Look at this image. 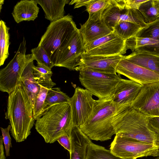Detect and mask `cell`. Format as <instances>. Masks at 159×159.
<instances>
[{
	"mask_svg": "<svg viewBox=\"0 0 159 159\" xmlns=\"http://www.w3.org/2000/svg\"><path fill=\"white\" fill-rule=\"evenodd\" d=\"M131 107L117 104L111 98H98L89 119L79 128L91 140L104 141L111 139L115 134V122Z\"/></svg>",
	"mask_w": 159,
	"mask_h": 159,
	"instance_id": "cell-1",
	"label": "cell"
},
{
	"mask_svg": "<svg viewBox=\"0 0 159 159\" xmlns=\"http://www.w3.org/2000/svg\"><path fill=\"white\" fill-rule=\"evenodd\" d=\"M5 119L11 126V135L17 142L24 141L30 134L35 120L30 101L21 84L9 94Z\"/></svg>",
	"mask_w": 159,
	"mask_h": 159,
	"instance_id": "cell-2",
	"label": "cell"
},
{
	"mask_svg": "<svg viewBox=\"0 0 159 159\" xmlns=\"http://www.w3.org/2000/svg\"><path fill=\"white\" fill-rule=\"evenodd\" d=\"M35 128L45 142L52 143L65 134L70 136L74 128L70 104L65 103L52 106L37 120Z\"/></svg>",
	"mask_w": 159,
	"mask_h": 159,
	"instance_id": "cell-3",
	"label": "cell"
},
{
	"mask_svg": "<svg viewBox=\"0 0 159 159\" xmlns=\"http://www.w3.org/2000/svg\"><path fill=\"white\" fill-rule=\"evenodd\" d=\"M150 117L131 108L115 122V134L147 143L159 147V135L149 125Z\"/></svg>",
	"mask_w": 159,
	"mask_h": 159,
	"instance_id": "cell-4",
	"label": "cell"
},
{
	"mask_svg": "<svg viewBox=\"0 0 159 159\" xmlns=\"http://www.w3.org/2000/svg\"><path fill=\"white\" fill-rule=\"evenodd\" d=\"M69 14L51 22L38 44L47 52L54 66L59 52L72 33L77 29Z\"/></svg>",
	"mask_w": 159,
	"mask_h": 159,
	"instance_id": "cell-5",
	"label": "cell"
},
{
	"mask_svg": "<svg viewBox=\"0 0 159 159\" xmlns=\"http://www.w3.org/2000/svg\"><path fill=\"white\" fill-rule=\"evenodd\" d=\"M80 72L81 85L98 98H112L122 78L119 74L102 73L88 69Z\"/></svg>",
	"mask_w": 159,
	"mask_h": 159,
	"instance_id": "cell-6",
	"label": "cell"
},
{
	"mask_svg": "<svg viewBox=\"0 0 159 159\" xmlns=\"http://www.w3.org/2000/svg\"><path fill=\"white\" fill-rule=\"evenodd\" d=\"M26 41L24 38L13 58L0 70V90L8 94L21 84V75L27 63L33 57L26 54Z\"/></svg>",
	"mask_w": 159,
	"mask_h": 159,
	"instance_id": "cell-7",
	"label": "cell"
},
{
	"mask_svg": "<svg viewBox=\"0 0 159 159\" xmlns=\"http://www.w3.org/2000/svg\"><path fill=\"white\" fill-rule=\"evenodd\" d=\"M110 150L122 159H136L148 156H159V147L133 138L115 135Z\"/></svg>",
	"mask_w": 159,
	"mask_h": 159,
	"instance_id": "cell-8",
	"label": "cell"
},
{
	"mask_svg": "<svg viewBox=\"0 0 159 159\" xmlns=\"http://www.w3.org/2000/svg\"><path fill=\"white\" fill-rule=\"evenodd\" d=\"M88 90L79 87L75 88L68 103L70 107L74 127H79L89 119L96 103V100Z\"/></svg>",
	"mask_w": 159,
	"mask_h": 159,
	"instance_id": "cell-9",
	"label": "cell"
},
{
	"mask_svg": "<svg viewBox=\"0 0 159 159\" xmlns=\"http://www.w3.org/2000/svg\"><path fill=\"white\" fill-rule=\"evenodd\" d=\"M85 53L90 56L123 55L126 53V40L115 32L84 44Z\"/></svg>",
	"mask_w": 159,
	"mask_h": 159,
	"instance_id": "cell-10",
	"label": "cell"
},
{
	"mask_svg": "<svg viewBox=\"0 0 159 159\" xmlns=\"http://www.w3.org/2000/svg\"><path fill=\"white\" fill-rule=\"evenodd\" d=\"M85 52L84 44L79 30L77 28L61 50L54 66L75 70L82 55Z\"/></svg>",
	"mask_w": 159,
	"mask_h": 159,
	"instance_id": "cell-11",
	"label": "cell"
},
{
	"mask_svg": "<svg viewBox=\"0 0 159 159\" xmlns=\"http://www.w3.org/2000/svg\"><path fill=\"white\" fill-rule=\"evenodd\" d=\"M131 107L148 116H159V82L143 85Z\"/></svg>",
	"mask_w": 159,
	"mask_h": 159,
	"instance_id": "cell-12",
	"label": "cell"
},
{
	"mask_svg": "<svg viewBox=\"0 0 159 159\" xmlns=\"http://www.w3.org/2000/svg\"><path fill=\"white\" fill-rule=\"evenodd\" d=\"M124 56L121 55L90 56L84 53L82 55L75 70L80 71L83 69H88L105 73H117L116 67Z\"/></svg>",
	"mask_w": 159,
	"mask_h": 159,
	"instance_id": "cell-13",
	"label": "cell"
},
{
	"mask_svg": "<svg viewBox=\"0 0 159 159\" xmlns=\"http://www.w3.org/2000/svg\"><path fill=\"white\" fill-rule=\"evenodd\" d=\"M102 18L107 25L113 30L114 26L119 22H131L144 27L147 24L139 10L126 9L113 0L112 5L105 12Z\"/></svg>",
	"mask_w": 159,
	"mask_h": 159,
	"instance_id": "cell-14",
	"label": "cell"
},
{
	"mask_svg": "<svg viewBox=\"0 0 159 159\" xmlns=\"http://www.w3.org/2000/svg\"><path fill=\"white\" fill-rule=\"evenodd\" d=\"M124 57L116 68V73L143 85L159 82V74L132 63Z\"/></svg>",
	"mask_w": 159,
	"mask_h": 159,
	"instance_id": "cell-15",
	"label": "cell"
},
{
	"mask_svg": "<svg viewBox=\"0 0 159 159\" xmlns=\"http://www.w3.org/2000/svg\"><path fill=\"white\" fill-rule=\"evenodd\" d=\"M143 86L134 81L122 78L116 88L112 100L117 104L131 107Z\"/></svg>",
	"mask_w": 159,
	"mask_h": 159,
	"instance_id": "cell-16",
	"label": "cell"
},
{
	"mask_svg": "<svg viewBox=\"0 0 159 159\" xmlns=\"http://www.w3.org/2000/svg\"><path fill=\"white\" fill-rule=\"evenodd\" d=\"M85 44L106 36L113 30L106 24L102 18L97 20L88 19L79 29Z\"/></svg>",
	"mask_w": 159,
	"mask_h": 159,
	"instance_id": "cell-17",
	"label": "cell"
},
{
	"mask_svg": "<svg viewBox=\"0 0 159 159\" xmlns=\"http://www.w3.org/2000/svg\"><path fill=\"white\" fill-rule=\"evenodd\" d=\"M34 60L33 56L25 66L21 75V84L29 98L33 109L40 89V86L33 75L32 67Z\"/></svg>",
	"mask_w": 159,
	"mask_h": 159,
	"instance_id": "cell-18",
	"label": "cell"
},
{
	"mask_svg": "<svg viewBox=\"0 0 159 159\" xmlns=\"http://www.w3.org/2000/svg\"><path fill=\"white\" fill-rule=\"evenodd\" d=\"M70 159H86L88 146L92 142L79 127H74L70 135Z\"/></svg>",
	"mask_w": 159,
	"mask_h": 159,
	"instance_id": "cell-19",
	"label": "cell"
},
{
	"mask_svg": "<svg viewBox=\"0 0 159 159\" xmlns=\"http://www.w3.org/2000/svg\"><path fill=\"white\" fill-rule=\"evenodd\" d=\"M36 0H22L14 7L12 16L16 22L34 21L38 16L39 8Z\"/></svg>",
	"mask_w": 159,
	"mask_h": 159,
	"instance_id": "cell-20",
	"label": "cell"
},
{
	"mask_svg": "<svg viewBox=\"0 0 159 159\" xmlns=\"http://www.w3.org/2000/svg\"><path fill=\"white\" fill-rule=\"evenodd\" d=\"M127 50L159 56V41L153 39L135 36L126 40Z\"/></svg>",
	"mask_w": 159,
	"mask_h": 159,
	"instance_id": "cell-21",
	"label": "cell"
},
{
	"mask_svg": "<svg viewBox=\"0 0 159 159\" xmlns=\"http://www.w3.org/2000/svg\"><path fill=\"white\" fill-rule=\"evenodd\" d=\"M41 7L45 13V18L51 22L60 19L65 16L64 7L69 3L67 0H36Z\"/></svg>",
	"mask_w": 159,
	"mask_h": 159,
	"instance_id": "cell-22",
	"label": "cell"
},
{
	"mask_svg": "<svg viewBox=\"0 0 159 159\" xmlns=\"http://www.w3.org/2000/svg\"><path fill=\"white\" fill-rule=\"evenodd\" d=\"M125 58L130 62L159 74V56L144 53L132 52Z\"/></svg>",
	"mask_w": 159,
	"mask_h": 159,
	"instance_id": "cell-23",
	"label": "cell"
},
{
	"mask_svg": "<svg viewBox=\"0 0 159 159\" xmlns=\"http://www.w3.org/2000/svg\"><path fill=\"white\" fill-rule=\"evenodd\" d=\"M36 81L40 89L33 109V118L36 120L43 115L44 103L48 90L56 85L52 80Z\"/></svg>",
	"mask_w": 159,
	"mask_h": 159,
	"instance_id": "cell-24",
	"label": "cell"
},
{
	"mask_svg": "<svg viewBox=\"0 0 159 159\" xmlns=\"http://www.w3.org/2000/svg\"><path fill=\"white\" fill-rule=\"evenodd\" d=\"M113 4V0H91L86 6L89 14L88 19L97 20L102 18L105 12Z\"/></svg>",
	"mask_w": 159,
	"mask_h": 159,
	"instance_id": "cell-25",
	"label": "cell"
},
{
	"mask_svg": "<svg viewBox=\"0 0 159 159\" xmlns=\"http://www.w3.org/2000/svg\"><path fill=\"white\" fill-rule=\"evenodd\" d=\"M70 98L59 88H52L49 89L44 103L43 115L55 105L69 103Z\"/></svg>",
	"mask_w": 159,
	"mask_h": 159,
	"instance_id": "cell-26",
	"label": "cell"
},
{
	"mask_svg": "<svg viewBox=\"0 0 159 159\" xmlns=\"http://www.w3.org/2000/svg\"><path fill=\"white\" fill-rule=\"evenodd\" d=\"M143 27L131 22L121 21L114 26L113 31L121 38L126 40L136 36Z\"/></svg>",
	"mask_w": 159,
	"mask_h": 159,
	"instance_id": "cell-27",
	"label": "cell"
},
{
	"mask_svg": "<svg viewBox=\"0 0 159 159\" xmlns=\"http://www.w3.org/2000/svg\"><path fill=\"white\" fill-rule=\"evenodd\" d=\"M138 10L145 22L151 23L159 18V0H148L141 5Z\"/></svg>",
	"mask_w": 159,
	"mask_h": 159,
	"instance_id": "cell-28",
	"label": "cell"
},
{
	"mask_svg": "<svg viewBox=\"0 0 159 159\" xmlns=\"http://www.w3.org/2000/svg\"><path fill=\"white\" fill-rule=\"evenodd\" d=\"M10 28L2 20L0 21V66L3 65L9 55Z\"/></svg>",
	"mask_w": 159,
	"mask_h": 159,
	"instance_id": "cell-29",
	"label": "cell"
},
{
	"mask_svg": "<svg viewBox=\"0 0 159 159\" xmlns=\"http://www.w3.org/2000/svg\"><path fill=\"white\" fill-rule=\"evenodd\" d=\"M86 159H122L114 155L110 150L91 142L88 146Z\"/></svg>",
	"mask_w": 159,
	"mask_h": 159,
	"instance_id": "cell-30",
	"label": "cell"
},
{
	"mask_svg": "<svg viewBox=\"0 0 159 159\" xmlns=\"http://www.w3.org/2000/svg\"><path fill=\"white\" fill-rule=\"evenodd\" d=\"M136 36L152 38L159 41V18L151 23L147 24Z\"/></svg>",
	"mask_w": 159,
	"mask_h": 159,
	"instance_id": "cell-31",
	"label": "cell"
},
{
	"mask_svg": "<svg viewBox=\"0 0 159 159\" xmlns=\"http://www.w3.org/2000/svg\"><path fill=\"white\" fill-rule=\"evenodd\" d=\"M31 51L37 64L51 70L54 66L47 52L42 46L38 45L31 49Z\"/></svg>",
	"mask_w": 159,
	"mask_h": 159,
	"instance_id": "cell-32",
	"label": "cell"
},
{
	"mask_svg": "<svg viewBox=\"0 0 159 159\" xmlns=\"http://www.w3.org/2000/svg\"><path fill=\"white\" fill-rule=\"evenodd\" d=\"M33 75L36 81L51 80L52 72L50 69L37 63L33 66Z\"/></svg>",
	"mask_w": 159,
	"mask_h": 159,
	"instance_id": "cell-33",
	"label": "cell"
},
{
	"mask_svg": "<svg viewBox=\"0 0 159 159\" xmlns=\"http://www.w3.org/2000/svg\"><path fill=\"white\" fill-rule=\"evenodd\" d=\"M11 128V125H9L7 128H3L1 127V129L3 139V143L4 145L6 157L10 156V149L12 147L11 140L9 131Z\"/></svg>",
	"mask_w": 159,
	"mask_h": 159,
	"instance_id": "cell-34",
	"label": "cell"
},
{
	"mask_svg": "<svg viewBox=\"0 0 159 159\" xmlns=\"http://www.w3.org/2000/svg\"><path fill=\"white\" fill-rule=\"evenodd\" d=\"M123 8L126 9L139 10L141 5L148 0H116Z\"/></svg>",
	"mask_w": 159,
	"mask_h": 159,
	"instance_id": "cell-35",
	"label": "cell"
},
{
	"mask_svg": "<svg viewBox=\"0 0 159 159\" xmlns=\"http://www.w3.org/2000/svg\"><path fill=\"white\" fill-rule=\"evenodd\" d=\"M57 141L66 149L70 153L71 150V143L70 136L67 134H63L60 137Z\"/></svg>",
	"mask_w": 159,
	"mask_h": 159,
	"instance_id": "cell-36",
	"label": "cell"
},
{
	"mask_svg": "<svg viewBox=\"0 0 159 159\" xmlns=\"http://www.w3.org/2000/svg\"><path fill=\"white\" fill-rule=\"evenodd\" d=\"M148 124L152 130L159 135V116L150 117Z\"/></svg>",
	"mask_w": 159,
	"mask_h": 159,
	"instance_id": "cell-37",
	"label": "cell"
},
{
	"mask_svg": "<svg viewBox=\"0 0 159 159\" xmlns=\"http://www.w3.org/2000/svg\"><path fill=\"white\" fill-rule=\"evenodd\" d=\"M91 0H72L70 2L69 5L75 4L74 8H78L83 6H86Z\"/></svg>",
	"mask_w": 159,
	"mask_h": 159,
	"instance_id": "cell-38",
	"label": "cell"
},
{
	"mask_svg": "<svg viewBox=\"0 0 159 159\" xmlns=\"http://www.w3.org/2000/svg\"><path fill=\"white\" fill-rule=\"evenodd\" d=\"M3 143L2 136H1L0 138V159H6L4 151Z\"/></svg>",
	"mask_w": 159,
	"mask_h": 159,
	"instance_id": "cell-39",
	"label": "cell"
},
{
	"mask_svg": "<svg viewBox=\"0 0 159 159\" xmlns=\"http://www.w3.org/2000/svg\"><path fill=\"white\" fill-rule=\"evenodd\" d=\"M4 1V0H0V11H1L2 8V5L3 4Z\"/></svg>",
	"mask_w": 159,
	"mask_h": 159,
	"instance_id": "cell-40",
	"label": "cell"
},
{
	"mask_svg": "<svg viewBox=\"0 0 159 159\" xmlns=\"http://www.w3.org/2000/svg\"><path fill=\"white\" fill-rule=\"evenodd\" d=\"M155 159H159V156H157Z\"/></svg>",
	"mask_w": 159,
	"mask_h": 159,
	"instance_id": "cell-41",
	"label": "cell"
},
{
	"mask_svg": "<svg viewBox=\"0 0 159 159\" xmlns=\"http://www.w3.org/2000/svg\"></svg>",
	"mask_w": 159,
	"mask_h": 159,
	"instance_id": "cell-42",
	"label": "cell"
}]
</instances>
